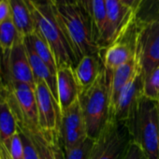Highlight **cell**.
<instances>
[{
    "label": "cell",
    "instance_id": "cell-10",
    "mask_svg": "<svg viewBox=\"0 0 159 159\" xmlns=\"http://www.w3.org/2000/svg\"><path fill=\"white\" fill-rule=\"evenodd\" d=\"M59 136L62 146L65 149L79 145L88 137L79 99L61 112Z\"/></svg>",
    "mask_w": 159,
    "mask_h": 159
},
{
    "label": "cell",
    "instance_id": "cell-35",
    "mask_svg": "<svg viewBox=\"0 0 159 159\" xmlns=\"http://www.w3.org/2000/svg\"><path fill=\"white\" fill-rule=\"evenodd\" d=\"M157 108H158V125H159V102H158Z\"/></svg>",
    "mask_w": 159,
    "mask_h": 159
},
{
    "label": "cell",
    "instance_id": "cell-17",
    "mask_svg": "<svg viewBox=\"0 0 159 159\" xmlns=\"http://www.w3.org/2000/svg\"><path fill=\"white\" fill-rule=\"evenodd\" d=\"M104 66L99 52L83 57L74 68L82 91L91 87L99 77Z\"/></svg>",
    "mask_w": 159,
    "mask_h": 159
},
{
    "label": "cell",
    "instance_id": "cell-9",
    "mask_svg": "<svg viewBox=\"0 0 159 159\" xmlns=\"http://www.w3.org/2000/svg\"><path fill=\"white\" fill-rule=\"evenodd\" d=\"M133 22L134 15L132 10L125 7L121 0H107L105 25L98 39L100 51L107 48L123 36Z\"/></svg>",
    "mask_w": 159,
    "mask_h": 159
},
{
    "label": "cell",
    "instance_id": "cell-34",
    "mask_svg": "<svg viewBox=\"0 0 159 159\" xmlns=\"http://www.w3.org/2000/svg\"><path fill=\"white\" fill-rule=\"evenodd\" d=\"M2 88V81H1V75H0V90Z\"/></svg>",
    "mask_w": 159,
    "mask_h": 159
},
{
    "label": "cell",
    "instance_id": "cell-2",
    "mask_svg": "<svg viewBox=\"0 0 159 159\" xmlns=\"http://www.w3.org/2000/svg\"><path fill=\"white\" fill-rule=\"evenodd\" d=\"M26 1L34 19L36 31L49 45L54 56L57 68L62 66L75 68L78 59L52 11L51 4L37 6L29 0Z\"/></svg>",
    "mask_w": 159,
    "mask_h": 159
},
{
    "label": "cell",
    "instance_id": "cell-29",
    "mask_svg": "<svg viewBox=\"0 0 159 159\" xmlns=\"http://www.w3.org/2000/svg\"><path fill=\"white\" fill-rule=\"evenodd\" d=\"M11 17V12L9 0H3L2 2H0V25L10 19Z\"/></svg>",
    "mask_w": 159,
    "mask_h": 159
},
{
    "label": "cell",
    "instance_id": "cell-11",
    "mask_svg": "<svg viewBox=\"0 0 159 159\" xmlns=\"http://www.w3.org/2000/svg\"><path fill=\"white\" fill-rule=\"evenodd\" d=\"M35 93L39 128L45 131L59 132L61 110L50 88L43 81L39 80L36 82Z\"/></svg>",
    "mask_w": 159,
    "mask_h": 159
},
{
    "label": "cell",
    "instance_id": "cell-37",
    "mask_svg": "<svg viewBox=\"0 0 159 159\" xmlns=\"http://www.w3.org/2000/svg\"><path fill=\"white\" fill-rule=\"evenodd\" d=\"M158 102H159V101H158Z\"/></svg>",
    "mask_w": 159,
    "mask_h": 159
},
{
    "label": "cell",
    "instance_id": "cell-15",
    "mask_svg": "<svg viewBox=\"0 0 159 159\" xmlns=\"http://www.w3.org/2000/svg\"><path fill=\"white\" fill-rule=\"evenodd\" d=\"M56 79L58 102L62 112L79 99L82 89L76 78L74 67L62 66L58 68Z\"/></svg>",
    "mask_w": 159,
    "mask_h": 159
},
{
    "label": "cell",
    "instance_id": "cell-25",
    "mask_svg": "<svg viewBox=\"0 0 159 159\" xmlns=\"http://www.w3.org/2000/svg\"><path fill=\"white\" fill-rule=\"evenodd\" d=\"M94 143V139L87 137L83 142L79 145L64 149L65 159H89V154L91 148Z\"/></svg>",
    "mask_w": 159,
    "mask_h": 159
},
{
    "label": "cell",
    "instance_id": "cell-6",
    "mask_svg": "<svg viewBox=\"0 0 159 159\" xmlns=\"http://www.w3.org/2000/svg\"><path fill=\"white\" fill-rule=\"evenodd\" d=\"M1 91L11 109L17 125L25 126L27 129L39 127L34 88L26 84L8 82L2 84Z\"/></svg>",
    "mask_w": 159,
    "mask_h": 159
},
{
    "label": "cell",
    "instance_id": "cell-13",
    "mask_svg": "<svg viewBox=\"0 0 159 159\" xmlns=\"http://www.w3.org/2000/svg\"><path fill=\"white\" fill-rule=\"evenodd\" d=\"M135 24L116 41L99 52L104 68L112 72L121 65L130 61L135 56Z\"/></svg>",
    "mask_w": 159,
    "mask_h": 159
},
{
    "label": "cell",
    "instance_id": "cell-1",
    "mask_svg": "<svg viewBox=\"0 0 159 159\" xmlns=\"http://www.w3.org/2000/svg\"><path fill=\"white\" fill-rule=\"evenodd\" d=\"M51 6L78 62L86 55L100 52L92 20L81 7L79 5L55 6L52 4Z\"/></svg>",
    "mask_w": 159,
    "mask_h": 159
},
{
    "label": "cell",
    "instance_id": "cell-28",
    "mask_svg": "<svg viewBox=\"0 0 159 159\" xmlns=\"http://www.w3.org/2000/svg\"><path fill=\"white\" fill-rule=\"evenodd\" d=\"M123 159H148L142 149L134 142H130Z\"/></svg>",
    "mask_w": 159,
    "mask_h": 159
},
{
    "label": "cell",
    "instance_id": "cell-18",
    "mask_svg": "<svg viewBox=\"0 0 159 159\" xmlns=\"http://www.w3.org/2000/svg\"><path fill=\"white\" fill-rule=\"evenodd\" d=\"M11 19L19 32L20 36L25 39L36 31L34 19L26 0H9Z\"/></svg>",
    "mask_w": 159,
    "mask_h": 159
},
{
    "label": "cell",
    "instance_id": "cell-33",
    "mask_svg": "<svg viewBox=\"0 0 159 159\" xmlns=\"http://www.w3.org/2000/svg\"><path fill=\"white\" fill-rule=\"evenodd\" d=\"M29 1L37 6H45V5L50 4L49 0H29Z\"/></svg>",
    "mask_w": 159,
    "mask_h": 159
},
{
    "label": "cell",
    "instance_id": "cell-30",
    "mask_svg": "<svg viewBox=\"0 0 159 159\" xmlns=\"http://www.w3.org/2000/svg\"><path fill=\"white\" fill-rule=\"evenodd\" d=\"M78 5L81 7V9L91 18L92 0H78Z\"/></svg>",
    "mask_w": 159,
    "mask_h": 159
},
{
    "label": "cell",
    "instance_id": "cell-26",
    "mask_svg": "<svg viewBox=\"0 0 159 159\" xmlns=\"http://www.w3.org/2000/svg\"><path fill=\"white\" fill-rule=\"evenodd\" d=\"M19 133L22 139L23 147H24V159H39V152L37 151L36 146L34 145L31 139L23 131H21L19 128Z\"/></svg>",
    "mask_w": 159,
    "mask_h": 159
},
{
    "label": "cell",
    "instance_id": "cell-12",
    "mask_svg": "<svg viewBox=\"0 0 159 159\" xmlns=\"http://www.w3.org/2000/svg\"><path fill=\"white\" fill-rule=\"evenodd\" d=\"M143 86L144 77L138 68L130 82L122 90L111 118L126 124L132 117L139 103L144 97Z\"/></svg>",
    "mask_w": 159,
    "mask_h": 159
},
{
    "label": "cell",
    "instance_id": "cell-21",
    "mask_svg": "<svg viewBox=\"0 0 159 159\" xmlns=\"http://www.w3.org/2000/svg\"><path fill=\"white\" fill-rule=\"evenodd\" d=\"M134 23L148 24L159 20V0H138L132 10Z\"/></svg>",
    "mask_w": 159,
    "mask_h": 159
},
{
    "label": "cell",
    "instance_id": "cell-22",
    "mask_svg": "<svg viewBox=\"0 0 159 159\" xmlns=\"http://www.w3.org/2000/svg\"><path fill=\"white\" fill-rule=\"evenodd\" d=\"M21 40L24 39L17 31L11 17L0 25V51H10Z\"/></svg>",
    "mask_w": 159,
    "mask_h": 159
},
{
    "label": "cell",
    "instance_id": "cell-3",
    "mask_svg": "<svg viewBox=\"0 0 159 159\" xmlns=\"http://www.w3.org/2000/svg\"><path fill=\"white\" fill-rule=\"evenodd\" d=\"M158 102L143 97L126 123L131 141L139 145L148 159H159Z\"/></svg>",
    "mask_w": 159,
    "mask_h": 159
},
{
    "label": "cell",
    "instance_id": "cell-36",
    "mask_svg": "<svg viewBox=\"0 0 159 159\" xmlns=\"http://www.w3.org/2000/svg\"><path fill=\"white\" fill-rule=\"evenodd\" d=\"M3 1V0H0V2H2Z\"/></svg>",
    "mask_w": 159,
    "mask_h": 159
},
{
    "label": "cell",
    "instance_id": "cell-20",
    "mask_svg": "<svg viewBox=\"0 0 159 159\" xmlns=\"http://www.w3.org/2000/svg\"><path fill=\"white\" fill-rule=\"evenodd\" d=\"M25 39L31 45L35 52L39 56V58L47 65L49 69L52 71V73L56 76L57 74V65L54 59V56L47 44V42L44 40V39L37 32L35 31L30 36H27L25 38Z\"/></svg>",
    "mask_w": 159,
    "mask_h": 159
},
{
    "label": "cell",
    "instance_id": "cell-16",
    "mask_svg": "<svg viewBox=\"0 0 159 159\" xmlns=\"http://www.w3.org/2000/svg\"><path fill=\"white\" fill-rule=\"evenodd\" d=\"M138 70V66L135 58L130 61L121 65L115 68L112 72L106 71V75L109 82L110 89V102H111V115L115 107V104L118 100V98L125 88V86L130 82L135 73Z\"/></svg>",
    "mask_w": 159,
    "mask_h": 159
},
{
    "label": "cell",
    "instance_id": "cell-19",
    "mask_svg": "<svg viewBox=\"0 0 159 159\" xmlns=\"http://www.w3.org/2000/svg\"><path fill=\"white\" fill-rule=\"evenodd\" d=\"M24 42L25 45V49L27 52L29 63L33 71V75L35 78V82L37 81H43L48 87L50 88L52 96L54 97L55 100L58 102V91H57V79L56 76H54L52 71L49 69L47 65L39 58V56L35 52L31 45L24 39Z\"/></svg>",
    "mask_w": 159,
    "mask_h": 159
},
{
    "label": "cell",
    "instance_id": "cell-32",
    "mask_svg": "<svg viewBox=\"0 0 159 159\" xmlns=\"http://www.w3.org/2000/svg\"><path fill=\"white\" fill-rule=\"evenodd\" d=\"M138 0H121V2L127 8L133 10V8L135 7L136 3H137Z\"/></svg>",
    "mask_w": 159,
    "mask_h": 159
},
{
    "label": "cell",
    "instance_id": "cell-27",
    "mask_svg": "<svg viewBox=\"0 0 159 159\" xmlns=\"http://www.w3.org/2000/svg\"><path fill=\"white\" fill-rule=\"evenodd\" d=\"M11 159H24V147L19 130L15 133L11 140Z\"/></svg>",
    "mask_w": 159,
    "mask_h": 159
},
{
    "label": "cell",
    "instance_id": "cell-24",
    "mask_svg": "<svg viewBox=\"0 0 159 159\" xmlns=\"http://www.w3.org/2000/svg\"><path fill=\"white\" fill-rule=\"evenodd\" d=\"M143 96L150 100L159 101V66L144 78Z\"/></svg>",
    "mask_w": 159,
    "mask_h": 159
},
{
    "label": "cell",
    "instance_id": "cell-31",
    "mask_svg": "<svg viewBox=\"0 0 159 159\" xmlns=\"http://www.w3.org/2000/svg\"><path fill=\"white\" fill-rule=\"evenodd\" d=\"M50 3L55 6L78 5V0H49Z\"/></svg>",
    "mask_w": 159,
    "mask_h": 159
},
{
    "label": "cell",
    "instance_id": "cell-4",
    "mask_svg": "<svg viewBox=\"0 0 159 159\" xmlns=\"http://www.w3.org/2000/svg\"><path fill=\"white\" fill-rule=\"evenodd\" d=\"M79 102L85 121L87 135L95 139L111 118L109 82L104 67L96 83L81 92Z\"/></svg>",
    "mask_w": 159,
    "mask_h": 159
},
{
    "label": "cell",
    "instance_id": "cell-5",
    "mask_svg": "<svg viewBox=\"0 0 159 159\" xmlns=\"http://www.w3.org/2000/svg\"><path fill=\"white\" fill-rule=\"evenodd\" d=\"M130 142L127 125L110 118L94 139L89 159H123Z\"/></svg>",
    "mask_w": 159,
    "mask_h": 159
},
{
    "label": "cell",
    "instance_id": "cell-23",
    "mask_svg": "<svg viewBox=\"0 0 159 159\" xmlns=\"http://www.w3.org/2000/svg\"><path fill=\"white\" fill-rule=\"evenodd\" d=\"M106 10H107V0H92L91 20H92L95 35L98 40V44L105 25Z\"/></svg>",
    "mask_w": 159,
    "mask_h": 159
},
{
    "label": "cell",
    "instance_id": "cell-8",
    "mask_svg": "<svg viewBox=\"0 0 159 159\" xmlns=\"http://www.w3.org/2000/svg\"><path fill=\"white\" fill-rule=\"evenodd\" d=\"M0 75L2 84L16 82L36 88L35 78L24 40L18 42L10 51H0Z\"/></svg>",
    "mask_w": 159,
    "mask_h": 159
},
{
    "label": "cell",
    "instance_id": "cell-7",
    "mask_svg": "<svg viewBox=\"0 0 159 159\" xmlns=\"http://www.w3.org/2000/svg\"><path fill=\"white\" fill-rule=\"evenodd\" d=\"M134 39V58L145 78L159 66V20L143 25L135 24Z\"/></svg>",
    "mask_w": 159,
    "mask_h": 159
},
{
    "label": "cell",
    "instance_id": "cell-14",
    "mask_svg": "<svg viewBox=\"0 0 159 159\" xmlns=\"http://www.w3.org/2000/svg\"><path fill=\"white\" fill-rule=\"evenodd\" d=\"M33 141L39 155V159H65L64 149L58 131H45L39 128L27 129L17 125Z\"/></svg>",
    "mask_w": 159,
    "mask_h": 159
}]
</instances>
